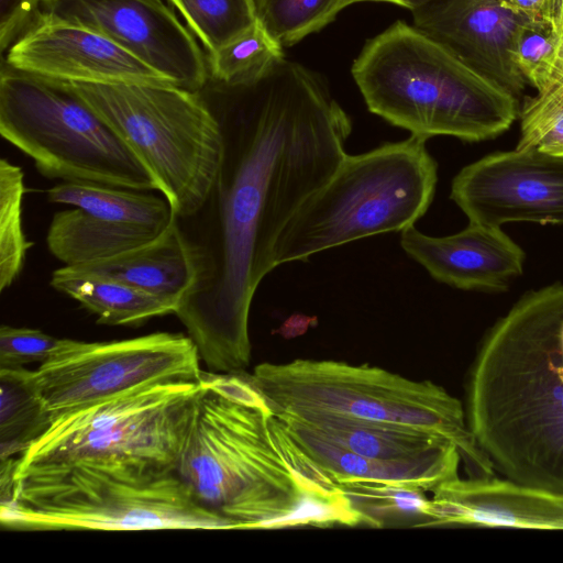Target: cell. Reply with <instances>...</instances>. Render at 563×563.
Listing matches in <instances>:
<instances>
[{
    "mask_svg": "<svg viewBox=\"0 0 563 563\" xmlns=\"http://www.w3.org/2000/svg\"><path fill=\"white\" fill-rule=\"evenodd\" d=\"M234 88L236 97L214 111L223 150L208 197L177 218L195 282L175 314L212 373L250 365L251 303L275 268V241L335 172L352 132L325 82L299 63L284 58L258 82Z\"/></svg>",
    "mask_w": 563,
    "mask_h": 563,
    "instance_id": "6da1fadb",
    "label": "cell"
},
{
    "mask_svg": "<svg viewBox=\"0 0 563 563\" xmlns=\"http://www.w3.org/2000/svg\"><path fill=\"white\" fill-rule=\"evenodd\" d=\"M175 468L195 500L233 529L310 525L343 492L292 441L245 371H202Z\"/></svg>",
    "mask_w": 563,
    "mask_h": 563,
    "instance_id": "7a4b0ae2",
    "label": "cell"
},
{
    "mask_svg": "<svg viewBox=\"0 0 563 563\" xmlns=\"http://www.w3.org/2000/svg\"><path fill=\"white\" fill-rule=\"evenodd\" d=\"M464 408L495 471L563 494V284L526 292L488 329Z\"/></svg>",
    "mask_w": 563,
    "mask_h": 563,
    "instance_id": "3957f363",
    "label": "cell"
},
{
    "mask_svg": "<svg viewBox=\"0 0 563 563\" xmlns=\"http://www.w3.org/2000/svg\"><path fill=\"white\" fill-rule=\"evenodd\" d=\"M0 486V521L9 530L233 529L195 500L175 465L151 459L16 460Z\"/></svg>",
    "mask_w": 563,
    "mask_h": 563,
    "instance_id": "277c9868",
    "label": "cell"
},
{
    "mask_svg": "<svg viewBox=\"0 0 563 563\" xmlns=\"http://www.w3.org/2000/svg\"><path fill=\"white\" fill-rule=\"evenodd\" d=\"M352 75L372 113L426 140L485 141L519 117L517 97L400 20L366 41Z\"/></svg>",
    "mask_w": 563,
    "mask_h": 563,
    "instance_id": "5b68a950",
    "label": "cell"
},
{
    "mask_svg": "<svg viewBox=\"0 0 563 563\" xmlns=\"http://www.w3.org/2000/svg\"><path fill=\"white\" fill-rule=\"evenodd\" d=\"M426 142L411 135L366 153L346 154L279 232L274 266L412 227L429 209L438 181V164Z\"/></svg>",
    "mask_w": 563,
    "mask_h": 563,
    "instance_id": "8992f818",
    "label": "cell"
},
{
    "mask_svg": "<svg viewBox=\"0 0 563 563\" xmlns=\"http://www.w3.org/2000/svg\"><path fill=\"white\" fill-rule=\"evenodd\" d=\"M247 377L275 415L324 412L424 430L457 446L470 476L495 475L462 401L431 380L368 364L308 358L262 363Z\"/></svg>",
    "mask_w": 563,
    "mask_h": 563,
    "instance_id": "52a82bcc",
    "label": "cell"
},
{
    "mask_svg": "<svg viewBox=\"0 0 563 563\" xmlns=\"http://www.w3.org/2000/svg\"><path fill=\"white\" fill-rule=\"evenodd\" d=\"M68 82L137 156L177 218L200 209L220 167L223 136L198 91L173 84Z\"/></svg>",
    "mask_w": 563,
    "mask_h": 563,
    "instance_id": "ba28073f",
    "label": "cell"
},
{
    "mask_svg": "<svg viewBox=\"0 0 563 563\" xmlns=\"http://www.w3.org/2000/svg\"><path fill=\"white\" fill-rule=\"evenodd\" d=\"M0 134L47 178L158 190L137 156L68 81L26 73L4 60Z\"/></svg>",
    "mask_w": 563,
    "mask_h": 563,
    "instance_id": "9c48e42d",
    "label": "cell"
},
{
    "mask_svg": "<svg viewBox=\"0 0 563 563\" xmlns=\"http://www.w3.org/2000/svg\"><path fill=\"white\" fill-rule=\"evenodd\" d=\"M200 387V380L158 384L56 416L18 463L130 456L175 465Z\"/></svg>",
    "mask_w": 563,
    "mask_h": 563,
    "instance_id": "30bf717a",
    "label": "cell"
},
{
    "mask_svg": "<svg viewBox=\"0 0 563 563\" xmlns=\"http://www.w3.org/2000/svg\"><path fill=\"white\" fill-rule=\"evenodd\" d=\"M201 372L189 336L156 332L110 342L70 340L34 376L53 419L143 387L198 382Z\"/></svg>",
    "mask_w": 563,
    "mask_h": 563,
    "instance_id": "8fae6325",
    "label": "cell"
},
{
    "mask_svg": "<svg viewBox=\"0 0 563 563\" xmlns=\"http://www.w3.org/2000/svg\"><path fill=\"white\" fill-rule=\"evenodd\" d=\"M42 11L103 34L179 87L207 81L196 36L164 0H42Z\"/></svg>",
    "mask_w": 563,
    "mask_h": 563,
    "instance_id": "7c38bea8",
    "label": "cell"
},
{
    "mask_svg": "<svg viewBox=\"0 0 563 563\" xmlns=\"http://www.w3.org/2000/svg\"><path fill=\"white\" fill-rule=\"evenodd\" d=\"M450 198L472 223L563 224V156L517 148L490 153L459 172Z\"/></svg>",
    "mask_w": 563,
    "mask_h": 563,
    "instance_id": "4fadbf2b",
    "label": "cell"
},
{
    "mask_svg": "<svg viewBox=\"0 0 563 563\" xmlns=\"http://www.w3.org/2000/svg\"><path fill=\"white\" fill-rule=\"evenodd\" d=\"M5 63L26 73L70 82L173 84L103 34L43 11L9 48Z\"/></svg>",
    "mask_w": 563,
    "mask_h": 563,
    "instance_id": "5bb4252c",
    "label": "cell"
},
{
    "mask_svg": "<svg viewBox=\"0 0 563 563\" xmlns=\"http://www.w3.org/2000/svg\"><path fill=\"white\" fill-rule=\"evenodd\" d=\"M413 25L515 97L527 85L515 62L528 21L505 0H428L411 11Z\"/></svg>",
    "mask_w": 563,
    "mask_h": 563,
    "instance_id": "9a60e30c",
    "label": "cell"
},
{
    "mask_svg": "<svg viewBox=\"0 0 563 563\" xmlns=\"http://www.w3.org/2000/svg\"><path fill=\"white\" fill-rule=\"evenodd\" d=\"M434 526L563 530V494L493 476H460L432 492Z\"/></svg>",
    "mask_w": 563,
    "mask_h": 563,
    "instance_id": "2e32d148",
    "label": "cell"
},
{
    "mask_svg": "<svg viewBox=\"0 0 563 563\" xmlns=\"http://www.w3.org/2000/svg\"><path fill=\"white\" fill-rule=\"evenodd\" d=\"M402 250L438 282L464 290H504L522 274L525 252L501 227L470 222L452 235L401 231Z\"/></svg>",
    "mask_w": 563,
    "mask_h": 563,
    "instance_id": "e0dca14e",
    "label": "cell"
},
{
    "mask_svg": "<svg viewBox=\"0 0 563 563\" xmlns=\"http://www.w3.org/2000/svg\"><path fill=\"white\" fill-rule=\"evenodd\" d=\"M277 417L297 446L338 485L384 484L432 492L459 477L462 457L453 443L415 457H369L333 444L291 418Z\"/></svg>",
    "mask_w": 563,
    "mask_h": 563,
    "instance_id": "ac0fdd59",
    "label": "cell"
},
{
    "mask_svg": "<svg viewBox=\"0 0 563 563\" xmlns=\"http://www.w3.org/2000/svg\"><path fill=\"white\" fill-rule=\"evenodd\" d=\"M60 268L74 276L128 284L172 302L176 309L195 282L191 252L177 217L166 231L146 244L109 258Z\"/></svg>",
    "mask_w": 563,
    "mask_h": 563,
    "instance_id": "d6986e66",
    "label": "cell"
},
{
    "mask_svg": "<svg viewBox=\"0 0 563 563\" xmlns=\"http://www.w3.org/2000/svg\"><path fill=\"white\" fill-rule=\"evenodd\" d=\"M163 232L113 221L73 207L54 214L46 241L49 252L64 266H77L128 252L153 241Z\"/></svg>",
    "mask_w": 563,
    "mask_h": 563,
    "instance_id": "ffe728a7",
    "label": "cell"
},
{
    "mask_svg": "<svg viewBox=\"0 0 563 563\" xmlns=\"http://www.w3.org/2000/svg\"><path fill=\"white\" fill-rule=\"evenodd\" d=\"M285 417L307 426L335 445L369 457H415L453 443L424 430L340 415L303 412Z\"/></svg>",
    "mask_w": 563,
    "mask_h": 563,
    "instance_id": "44dd1931",
    "label": "cell"
},
{
    "mask_svg": "<svg viewBox=\"0 0 563 563\" xmlns=\"http://www.w3.org/2000/svg\"><path fill=\"white\" fill-rule=\"evenodd\" d=\"M49 284L95 313L100 324H135L176 310L172 302L128 284L101 277L74 276L62 268L52 273Z\"/></svg>",
    "mask_w": 563,
    "mask_h": 563,
    "instance_id": "7402d4cb",
    "label": "cell"
},
{
    "mask_svg": "<svg viewBox=\"0 0 563 563\" xmlns=\"http://www.w3.org/2000/svg\"><path fill=\"white\" fill-rule=\"evenodd\" d=\"M51 202L81 208L107 219L167 230L176 214L164 197L142 190L80 183H60L47 191Z\"/></svg>",
    "mask_w": 563,
    "mask_h": 563,
    "instance_id": "603a6c76",
    "label": "cell"
},
{
    "mask_svg": "<svg viewBox=\"0 0 563 563\" xmlns=\"http://www.w3.org/2000/svg\"><path fill=\"white\" fill-rule=\"evenodd\" d=\"M0 460L20 456L49 427L52 417L34 371L0 368Z\"/></svg>",
    "mask_w": 563,
    "mask_h": 563,
    "instance_id": "cb8c5ba5",
    "label": "cell"
},
{
    "mask_svg": "<svg viewBox=\"0 0 563 563\" xmlns=\"http://www.w3.org/2000/svg\"><path fill=\"white\" fill-rule=\"evenodd\" d=\"M339 487L352 507L364 516L367 527H431L434 518L432 499L422 489L366 483Z\"/></svg>",
    "mask_w": 563,
    "mask_h": 563,
    "instance_id": "d4e9b609",
    "label": "cell"
},
{
    "mask_svg": "<svg viewBox=\"0 0 563 563\" xmlns=\"http://www.w3.org/2000/svg\"><path fill=\"white\" fill-rule=\"evenodd\" d=\"M283 46L256 22L243 34L208 56L211 76L227 87L258 82L283 60Z\"/></svg>",
    "mask_w": 563,
    "mask_h": 563,
    "instance_id": "484cf974",
    "label": "cell"
},
{
    "mask_svg": "<svg viewBox=\"0 0 563 563\" xmlns=\"http://www.w3.org/2000/svg\"><path fill=\"white\" fill-rule=\"evenodd\" d=\"M202 43L208 56L255 22L253 0H167Z\"/></svg>",
    "mask_w": 563,
    "mask_h": 563,
    "instance_id": "4316f807",
    "label": "cell"
},
{
    "mask_svg": "<svg viewBox=\"0 0 563 563\" xmlns=\"http://www.w3.org/2000/svg\"><path fill=\"white\" fill-rule=\"evenodd\" d=\"M22 169L5 158L0 161V291L9 288L22 271L32 246L22 229L24 194Z\"/></svg>",
    "mask_w": 563,
    "mask_h": 563,
    "instance_id": "83f0119b",
    "label": "cell"
},
{
    "mask_svg": "<svg viewBox=\"0 0 563 563\" xmlns=\"http://www.w3.org/2000/svg\"><path fill=\"white\" fill-rule=\"evenodd\" d=\"M256 20L284 47L332 22L342 0H253Z\"/></svg>",
    "mask_w": 563,
    "mask_h": 563,
    "instance_id": "f1b7e54d",
    "label": "cell"
},
{
    "mask_svg": "<svg viewBox=\"0 0 563 563\" xmlns=\"http://www.w3.org/2000/svg\"><path fill=\"white\" fill-rule=\"evenodd\" d=\"M517 150H537L559 155L563 151V78L526 99L519 111Z\"/></svg>",
    "mask_w": 563,
    "mask_h": 563,
    "instance_id": "f546056e",
    "label": "cell"
},
{
    "mask_svg": "<svg viewBox=\"0 0 563 563\" xmlns=\"http://www.w3.org/2000/svg\"><path fill=\"white\" fill-rule=\"evenodd\" d=\"M560 35L548 26L527 23L515 52V62L527 84L542 92L558 81Z\"/></svg>",
    "mask_w": 563,
    "mask_h": 563,
    "instance_id": "4dcf8cb0",
    "label": "cell"
},
{
    "mask_svg": "<svg viewBox=\"0 0 563 563\" xmlns=\"http://www.w3.org/2000/svg\"><path fill=\"white\" fill-rule=\"evenodd\" d=\"M41 330L30 328H0V368H21L32 363H44L69 343Z\"/></svg>",
    "mask_w": 563,
    "mask_h": 563,
    "instance_id": "1f68e13d",
    "label": "cell"
},
{
    "mask_svg": "<svg viewBox=\"0 0 563 563\" xmlns=\"http://www.w3.org/2000/svg\"><path fill=\"white\" fill-rule=\"evenodd\" d=\"M42 14V0H0V49H9Z\"/></svg>",
    "mask_w": 563,
    "mask_h": 563,
    "instance_id": "d6a6232c",
    "label": "cell"
},
{
    "mask_svg": "<svg viewBox=\"0 0 563 563\" xmlns=\"http://www.w3.org/2000/svg\"><path fill=\"white\" fill-rule=\"evenodd\" d=\"M529 23L548 26L563 36V0H505Z\"/></svg>",
    "mask_w": 563,
    "mask_h": 563,
    "instance_id": "836d02e7",
    "label": "cell"
},
{
    "mask_svg": "<svg viewBox=\"0 0 563 563\" xmlns=\"http://www.w3.org/2000/svg\"><path fill=\"white\" fill-rule=\"evenodd\" d=\"M362 1H383V2H391L396 3L398 5L405 7L409 9L410 11L421 7L428 0H342V9L345 7L355 3V2H362Z\"/></svg>",
    "mask_w": 563,
    "mask_h": 563,
    "instance_id": "e575fe53",
    "label": "cell"
},
{
    "mask_svg": "<svg viewBox=\"0 0 563 563\" xmlns=\"http://www.w3.org/2000/svg\"><path fill=\"white\" fill-rule=\"evenodd\" d=\"M561 69H563V37L560 40V45H559V73ZM558 77H559V75H558Z\"/></svg>",
    "mask_w": 563,
    "mask_h": 563,
    "instance_id": "d590c367",
    "label": "cell"
},
{
    "mask_svg": "<svg viewBox=\"0 0 563 563\" xmlns=\"http://www.w3.org/2000/svg\"><path fill=\"white\" fill-rule=\"evenodd\" d=\"M560 156H563V151L561 152Z\"/></svg>",
    "mask_w": 563,
    "mask_h": 563,
    "instance_id": "8d00e7d4",
    "label": "cell"
},
{
    "mask_svg": "<svg viewBox=\"0 0 563 563\" xmlns=\"http://www.w3.org/2000/svg\"><path fill=\"white\" fill-rule=\"evenodd\" d=\"M562 37H563V36H562ZM562 37H561V38H562Z\"/></svg>",
    "mask_w": 563,
    "mask_h": 563,
    "instance_id": "74e56055",
    "label": "cell"
}]
</instances>
